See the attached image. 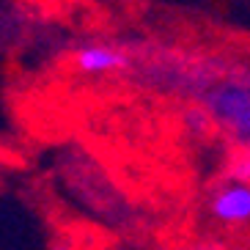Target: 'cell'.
Listing matches in <instances>:
<instances>
[{
    "label": "cell",
    "mask_w": 250,
    "mask_h": 250,
    "mask_svg": "<svg viewBox=\"0 0 250 250\" xmlns=\"http://www.w3.org/2000/svg\"><path fill=\"white\" fill-rule=\"evenodd\" d=\"M206 107L217 124H223L242 146H250V85L226 83L209 94Z\"/></svg>",
    "instance_id": "obj_1"
},
{
    "label": "cell",
    "mask_w": 250,
    "mask_h": 250,
    "mask_svg": "<svg viewBox=\"0 0 250 250\" xmlns=\"http://www.w3.org/2000/svg\"><path fill=\"white\" fill-rule=\"evenodd\" d=\"M209 212L223 226H242L250 223V184L231 179V184L214 192Z\"/></svg>",
    "instance_id": "obj_2"
},
{
    "label": "cell",
    "mask_w": 250,
    "mask_h": 250,
    "mask_svg": "<svg viewBox=\"0 0 250 250\" xmlns=\"http://www.w3.org/2000/svg\"><path fill=\"white\" fill-rule=\"evenodd\" d=\"M74 63L85 74H107V72L124 69L129 63V55L124 50H116V47L91 44V47H80L74 52Z\"/></svg>",
    "instance_id": "obj_3"
},
{
    "label": "cell",
    "mask_w": 250,
    "mask_h": 250,
    "mask_svg": "<svg viewBox=\"0 0 250 250\" xmlns=\"http://www.w3.org/2000/svg\"><path fill=\"white\" fill-rule=\"evenodd\" d=\"M231 179L250 184V146H245V151L234 160V165H231Z\"/></svg>",
    "instance_id": "obj_4"
}]
</instances>
